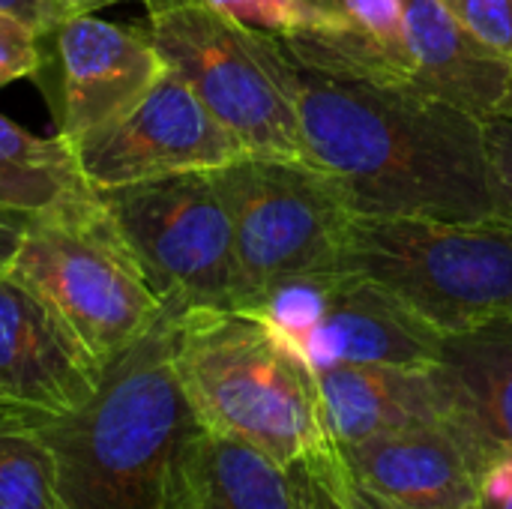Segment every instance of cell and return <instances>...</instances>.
I'll use <instances>...</instances> for the list:
<instances>
[{"instance_id":"obj_22","label":"cell","mask_w":512,"mask_h":509,"mask_svg":"<svg viewBox=\"0 0 512 509\" xmlns=\"http://www.w3.org/2000/svg\"><path fill=\"white\" fill-rule=\"evenodd\" d=\"M225 18L270 36H291L303 24L300 0H201Z\"/></svg>"},{"instance_id":"obj_27","label":"cell","mask_w":512,"mask_h":509,"mask_svg":"<svg viewBox=\"0 0 512 509\" xmlns=\"http://www.w3.org/2000/svg\"><path fill=\"white\" fill-rule=\"evenodd\" d=\"M477 509H512V450L495 453L483 468Z\"/></svg>"},{"instance_id":"obj_8","label":"cell","mask_w":512,"mask_h":509,"mask_svg":"<svg viewBox=\"0 0 512 509\" xmlns=\"http://www.w3.org/2000/svg\"><path fill=\"white\" fill-rule=\"evenodd\" d=\"M144 6V30L165 69L192 87L246 153L303 159L294 108L261 63L249 27L201 0H144Z\"/></svg>"},{"instance_id":"obj_12","label":"cell","mask_w":512,"mask_h":509,"mask_svg":"<svg viewBox=\"0 0 512 509\" xmlns=\"http://www.w3.org/2000/svg\"><path fill=\"white\" fill-rule=\"evenodd\" d=\"M333 447L411 429H459L498 453L438 366H333L315 375Z\"/></svg>"},{"instance_id":"obj_20","label":"cell","mask_w":512,"mask_h":509,"mask_svg":"<svg viewBox=\"0 0 512 509\" xmlns=\"http://www.w3.org/2000/svg\"><path fill=\"white\" fill-rule=\"evenodd\" d=\"M339 279H342V267L276 279L243 312L258 318L276 339H282L300 357L306 336L324 321L336 297Z\"/></svg>"},{"instance_id":"obj_7","label":"cell","mask_w":512,"mask_h":509,"mask_svg":"<svg viewBox=\"0 0 512 509\" xmlns=\"http://www.w3.org/2000/svg\"><path fill=\"white\" fill-rule=\"evenodd\" d=\"M153 291L174 309H237V255L213 171L99 192Z\"/></svg>"},{"instance_id":"obj_29","label":"cell","mask_w":512,"mask_h":509,"mask_svg":"<svg viewBox=\"0 0 512 509\" xmlns=\"http://www.w3.org/2000/svg\"><path fill=\"white\" fill-rule=\"evenodd\" d=\"M117 3H129V0H48V21L45 30L66 21V18H78V15H96L99 9L117 6ZM144 3V0H141ZM42 30V33H45Z\"/></svg>"},{"instance_id":"obj_3","label":"cell","mask_w":512,"mask_h":509,"mask_svg":"<svg viewBox=\"0 0 512 509\" xmlns=\"http://www.w3.org/2000/svg\"><path fill=\"white\" fill-rule=\"evenodd\" d=\"M174 363L204 429L246 441L288 468L336 453L315 372L258 318L177 309Z\"/></svg>"},{"instance_id":"obj_5","label":"cell","mask_w":512,"mask_h":509,"mask_svg":"<svg viewBox=\"0 0 512 509\" xmlns=\"http://www.w3.org/2000/svg\"><path fill=\"white\" fill-rule=\"evenodd\" d=\"M105 366L165 312L102 198L24 222L9 261Z\"/></svg>"},{"instance_id":"obj_6","label":"cell","mask_w":512,"mask_h":509,"mask_svg":"<svg viewBox=\"0 0 512 509\" xmlns=\"http://www.w3.org/2000/svg\"><path fill=\"white\" fill-rule=\"evenodd\" d=\"M213 180L234 228L237 312L276 279L339 270L354 213L327 171L246 153L216 168Z\"/></svg>"},{"instance_id":"obj_25","label":"cell","mask_w":512,"mask_h":509,"mask_svg":"<svg viewBox=\"0 0 512 509\" xmlns=\"http://www.w3.org/2000/svg\"><path fill=\"white\" fill-rule=\"evenodd\" d=\"M486 147L492 162V180L498 195V213L512 219V123L504 117H492L486 123Z\"/></svg>"},{"instance_id":"obj_28","label":"cell","mask_w":512,"mask_h":509,"mask_svg":"<svg viewBox=\"0 0 512 509\" xmlns=\"http://www.w3.org/2000/svg\"><path fill=\"white\" fill-rule=\"evenodd\" d=\"M330 474H333V480H336V486H339L342 498L348 501V507L351 509H399V507H393V504H387V501H381L378 495H372V492H369V489H363L360 483L348 480V477L342 474L339 462H336V453L330 456ZM471 509H477V507H471Z\"/></svg>"},{"instance_id":"obj_2","label":"cell","mask_w":512,"mask_h":509,"mask_svg":"<svg viewBox=\"0 0 512 509\" xmlns=\"http://www.w3.org/2000/svg\"><path fill=\"white\" fill-rule=\"evenodd\" d=\"M174 306L111 357L69 414H27L57 465L63 509H171L177 462L204 426L174 363Z\"/></svg>"},{"instance_id":"obj_18","label":"cell","mask_w":512,"mask_h":509,"mask_svg":"<svg viewBox=\"0 0 512 509\" xmlns=\"http://www.w3.org/2000/svg\"><path fill=\"white\" fill-rule=\"evenodd\" d=\"M441 369L486 441L512 450V318L444 336Z\"/></svg>"},{"instance_id":"obj_24","label":"cell","mask_w":512,"mask_h":509,"mask_svg":"<svg viewBox=\"0 0 512 509\" xmlns=\"http://www.w3.org/2000/svg\"><path fill=\"white\" fill-rule=\"evenodd\" d=\"M39 69V33L0 12V87L18 78H33Z\"/></svg>"},{"instance_id":"obj_15","label":"cell","mask_w":512,"mask_h":509,"mask_svg":"<svg viewBox=\"0 0 512 509\" xmlns=\"http://www.w3.org/2000/svg\"><path fill=\"white\" fill-rule=\"evenodd\" d=\"M402 3L414 87L489 123L510 87L512 60L483 45L444 0Z\"/></svg>"},{"instance_id":"obj_4","label":"cell","mask_w":512,"mask_h":509,"mask_svg":"<svg viewBox=\"0 0 512 509\" xmlns=\"http://www.w3.org/2000/svg\"><path fill=\"white\" fill-rule=\"evenodd\" d=\"M342 270H354L444 336L512 318V219L351 216Z\"/></svg>"},{"instance_id":"obj_30","label":"cell","mask_w":512,"mask_h":509,"mask_svg":"<svg viewBox=\"0 0 512 509\" xmlns=\"http://www.w3.org/2000/svg\"><path fill=\"white\" fill-rule=\"evenodd\" d=\"M0 12H6L12 18H21L36 33H42L45 21H48V0H0Z\"/></svg>"},{"instance_id":"obj_21","label":"cell","mask_w":512,"mask_h":509,"mask_svg":"<svg viewBox=\"0 0 512 509\" xmlns=\"http://www.w3.org/2000/svg\"><path fill=\"white\" fill-rule=\"evenodd\" d=\"M300 12H303L300 30L348 33L393 48H405L402 0H300Z\"/></svg>"},{"instance_id":"obj_32","label":"cell","mask_w":512,"mask_h":509,"mask_svg":"<svg viewBox=\"0 0 512 509\" xmlns=\"http://www.w3.org/2000/svg\"><path fill=\"white\" fill-rule=\"evenodd\" d=\"M495 117H504V120H510L512 123V78L507 93H504V99H501V105H498V114H495Z\"/></svg>"},{"instance_id":"obj_14","label":"cell","mask_w":512,"mask_h":509,"mask_svg":"<svg viewBox=\"0 0 512 509\" xmlns=\"http://www.w3.org/2000/svg\"><path fill=\"white\" fill-rule=\"evenodd\" d=\"M444 333L408 309L378 282L342 270L324 321L306 336L300 357L318 375L333 366H411L441 363Z\"/></svg>"},{"instance_id":"obj_9","label":"cell","mask_w":512,"mask_h":509,"mask_svg":"<svg viewBox=\"0 0 512 509\" xmlns=\"http://www.w3.org/2000/svg\"><path fill=\"white\" fill-rule=\"evenodd\" d=\"M69 147L96 192L186 171H216L246 156L237 135L171 69L129 111Z\"/></svg>"},{"instance_id":"obj_11","label":"cell","mask_w":512,"mask_h":509,"mask_svg":"<svg viewBox=\"0 0 512 509\" xmlns=\"http://www.w3.org/2000/svg\"><path fill=\"white\" fill-rule=\"evenodd\" d=\"M102 363L66 318L12 270H0V405L69 414L102 378Z\"/></svg>"},{"instance_id":"obj_13","label":"cell","mask_w":512,"mask_h":509,"mask_svg":"<svg viewBox=\"0 0 512 509\" xmlns=\"http://www.w3.org/2000/svg\"><path fill=\"white\" fill-rule=\"evenodd\" d=\"M495 453L459 429H411L336 447L342 474L399 509H471Z\"/></svg>"},{"instance_id":"obj_19","label":"cell","mask_w":512,"mask_h":509,"mask_svg":"<svg viewBox=\"0 0 512 509\" xmlns=\"http://www.w3.org/2000/svg\"><path fill=\"white\" fill-rule=\"evenodd\" d=\"M0 509H63L57 465L33 423L0 405Z\"/></svg>"},{"instance_id":"obj_1","label":"cell","mask_w":512,"mask_h":509,"mask_svg":"<svg viewBox=\"0 0 512 509\" xmlns=\"http://www.w3.org/2000/svg\"><path fill=\"white\" fill-rule=\"evenodd\" d=\"M252 39L294 108L303 159L336 180L354 216H498L483 120L411 87L315 72L270 33Z\"/></svg>"},{"instance_id":"obj_31","label":"cell","mask_w":512,"mask_h":509,"mask_svg":"<svg viewBox=\"0 0 512 509\" xmlns=\"http://www.w3.org/2000/svg\"><path fill=\"white\" fill-rule=\"evenodd\" d=\"M21 231H24V222L0 213V270L9 267V261H12L18 243H21Z\"/></svg>"},{"instance_id":"obj_23","label":"cell","mask_w":512,"mask_h":509,"mask_svg":"<svg viewBox=\"0 0 512 509\" xmlns=\"http://www.w3.org/2000/svg\"><path fill=\"white\" fill-rule=\"evenodd\" d=\"M444 3L483 45L512 60V0H444Z\"/></svg>"},{"instance_id":"obj_17","label":"cell","mask_w":512,"mask_h":509,"mask_svg":"<svg viewBox=\"0 0 512 509\" xmlns=\"http://www.w3.org/2000/svg\"><path fill=\"white\" fill-rule=\"evenodd\" d=\"M96 198L69 141L39 138L0 114V213L30 222Z\"/></svg>"},{"instance_id":"obj_16","label":"cell","mask_w":512,"mask_h":509,"mask_svg":"<svg viewBox=\"0 0 512 509\" xmlns=\"http://www.w3.org/2000/svg\"><path fill=\"white\" fill-rule=\"evenodd\" d=\"M171 509H306V498L294 468L201 429L177 462Z\"/></svg>"},{"instance_id":"obj_10","label":"cell","mask_w":512,"mask_h":509,"mask_svg":"<svg viewBox=\"0 0 512 509\" xmlns=\"http://www.w3.org/2000/svg\"><path fill=\"white\" fill-rule=\"evenodd\" d=\"M162 75L165 63L147 30L78 15L39 33L33 78L69 144L129 111Z\"/></svg>"},{"instance_id":"obj_26","label":"cell","mask_w":512,"mask_h":509,"mask_svg":"<svg viewBox=\"0 0 512 509\" xmlns=\"http://www.w3.org/2000/svg\"><path fill=\"white\" fill-rule=\"evenodd\" d=\"M294 471L306 498V509H351L330 474V456L312 465H294Z\"/></svg>"}]
</instances>
